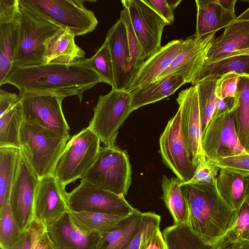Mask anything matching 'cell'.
Segmentation results:
<instances>
[{"instance_id": "1", "label": "cell", "mask_w": 249, "mask_h": 249, "mask_svg": "<svg viewBox=\"0 0 249 249\" xmlns=\"http://www.w3.org/2000/svg\"><path fill=\"white\" fill-rule=\"evenodd\" d=\"M100 83L105 81L87 59H84L70 64L13 65L0 86L8 84L15 86L22 98L40 95L64 98L76 96L81 102L83 93Z\"/></svg>"}, {"instance_id": "2", "label": "cell", "mask_w": 249, "mask_h": 249, "mask_svg": "<svg viewBox=\"0 0 249 249\" xmlns=\"http://www.w3.org/2000/svg\"><path fill=\"white\" fill-rule=\"evenodd\" d=\"M210 184L182 182L188 209L187 224L202 242L212 246L234 225L238 212L229 206Z\"/></svg>"}, {"instance_id": "3", "label": "cell", "mask_w": 249, "mask_h": 249, "mask_svg": "<svg viewBox=\"0 0 249 249\" xmlns=\"http://www.w3.org/2000/svg\"><path fill=\"white\" fill-rule=\"evenodd\" d=\"M70 138L24 121L19 133L20 149L40 179L53 175L57 161Z\"/></svg>"}, {"instance_id": "4", "label": "cell", "mask_w": 249, "mask_h": 249, "mask_svg": "<svg viewBox=\"0 0 249 249\" xmlns=\"http://www.w3.org/2000/svg\"><path fill=\"white\" fill-rule=\"evenodd\" d=\"M20 6L35 16L51 21L75 36L94 30L98 20L84 0H18Z\"/></svg>"}, {"instance_id": "5", "label": "cell", "mask_w": 249, "mask_h": 249, "mask_svg": "<svg viewBox=\"0 0 249 249\" xmlns=\"http://www.w3.org/2000/svg\"><path fill=\"white\" fill-rule=\"evenodd\" d=\"M100 142L88 127L73 135L59 158L53 175L65 187L82 179L96 159Z\"/></svg>"}, {"instance_id": "6", "label": "cell", "mask_w": 249, "mask_h": 249, "mask_svg": "<svg viewBox=\"0 0 249 249\" xmlns=\"http://www.w3.org/2000/svg\"><path fill=\"white\" fill-rule=\"evenodd\" d=\"M82 179L116 194L126 195L131 183L126 151L115 145L101 146L94 162Z\"/></svg>"}, {"instance_id": "7", "label": "cell", "mask_w": 249, "mask_h": 249, "mask_svg": "<svg viewBox=\"0 0 249 249\" xmlns=\"http://www.w3.org/2000/svg\"><path fill=\"white\" fill-rule=\"evenodd\" d=\"M18 23V44L13 65L27 67L44 63L46 42L62 28L20 6Z\"/></svg>"}, {"instance_id": "8", "label": "cell", "mask_w": 249, "mask_h": 249, "mask_svg": "<svg viewBox=\"0 0 249 249\" xmlns=\"http://www.w3.org/2000/svg\"><path fill=\"white\" fill-rule=\"evenodd\" d=\"M131 103L130 92L127 90L112 89L99 96L88 127L105 146L115 145L119 129L132 112Z\"/></svg>"}, {"instance_id": "9", "label": "cell", "mask_w": 249, "mask_h": 249, "mask_svg": "<svg viewBox=\"0 0 249 249\" xmlns=\"http://www.w3.org/2000/svg\"><path fill=\"white\" fill-rule=\"evenodd\" d=\"M67 200L70 211L129 215L136 209L124 196L98 187L83 179L78 186L67 193Z\"/></svg>"}, {"instance_id": "10", "label": "cell", "mask_w": 249, "mask_h": 249, "mask_svg": "<svg viewBox=\"0 0 249 249\" xmlns=\"http://www.w3.org/2000/svg\"><path fill=\"white\" fill-rule=\"evenodd\" d=\"M163 162L182 182L190 181L196 167L192 162L180 124V109L168 122L160 138Z\"/></svg>"}, {"instance_id": "11", "label": "cell", "mask_w": 249, "mask_h": 249, "mask_svg": "<svg viewBox=\"0 0 249 249\" xmlns=\"http://www.w3.org/2000/svg\"><path fill=\"white\" fill-rule=\"evenodd\" d=\"M39 181V178L21 150L17 174L10 191L9 203L22 232L26 231L34 220L33 204Z\"/></svg>"}, {"instance_id": "12", "label": "cell", "mask_w": 249, "mask_h": 249, "mask_svg": "<svg viewBox=\"0 0 249 249\" xmlns=\"http://www.w3.org/2000/svg\"><path fill=\"white\" fill-rule=\"evenodd\" d=\"M180 109L181 129L190 158L196 167L206 158L202 144V129L197 87L181 90L176 99Z\"/></svg>"}, {"instance_id": "13", "label": "cell", "mask_w": 249, "mask_h": 249, "mask_svg": "<svg viewBox=\"0 0 249 249\" xmlns=\"http://www.w3.org/2000/svg\"><path fill=\"white\" fill-rule=\"evenodd\" d=\"M215 35L213 33L201 38L194 35L183 39L178 54L156 80L171 75L180 74L184 77L186 83L194 85L206 61Z\"/></svg>"}, {"instance_id": "14", "label": "cell", "mask_w": 249, "mask_h": 249, "mask_svg": "<svg viewBox=\"0 0 249 249\" xmlns=\"http://www.w3.org/2000/svg\"><path fill=\"white\" fill-rule=\"evenodd\" d=\"M121 2L128 10L133 29L147 58L162 47V35L167 24L143 0H122Z\"/></svg>"}, {"instance_id": "15", "label": "cell", "mask_w": 249, "mask_h": 249, "mask_svg": "<svg viewBox=\"0 0 249 249\" xmlns=\"http://www.w3.org/2000/svg\"><path fill=\"white\" fill-rule=\"evenodd\" d=\"M65 187L53 175L39 179L33 204L34 219L47 227L68 213L70 209Z\"/></svg>"}, {"instance_id": "16", "label": "cell", "mask_w": 249, "mask_h": 249, "mask_svg": "<svg viewBox=\"0 0 249 249\" xmlns=\"http://www.w3.org/2000/svg\"><path fill=\"white\" fill-rule=\"evenodd\" d=\"M64 98L40 95L21 98L24 121L33 122L63 136H70L62 109Z\"/></svg>"}, {"instance_id": "17", "label": "cell", "mask_w": 249, "mask_h": 249, "mask_svg": "<svg viewBox=\"0 0 249 249\" xmlns=\"http://www.w3.org/2000/svg\"><path fill=\"white\" fill-rule=\"evenodd\" d=\"M105 40L113 64L114 83L112 89L126 90L138 70L132 64L125 26L120 18L108 31Z\"/></svg>"}, {"instance_id": "18", "label": "cell", "mask_w": 249, "mask_h": 249, "mask_svg": "<svg viewBox=\"0 0 249 249\" xmlns=\"http://www.w3.org/2000/svg\"><path fill=\"white\" fill-rule=\"evenodd\" d=\"M249 48V7L224 28L213 41L204 63L222 59L228 54Z\"/></svg>"}, {"instance_id": "19", "label": "cell", "mask_w": 249, "mask_h": 249, "mask_svg": "<svg viewBox=\"0 0 249 249\" xmlns=\"http://www.w3.org/2000/svg\"><path fill=\"white\" fill-rule=\"evenodd\" d=\"M24 121L21 97L0 89V147L20 148L19 133Z\"/></svg>"}, {"instance_id": "20", "label": "cell", "mask_w": 249, "mask_h": 249, "mask_svg": "<svg viewBox=\"0 0 249 249\" xmlns=\"http://www.w3.org/2000/svg\"><path fill=\"white\" fill-rule=\"evenodd\" d=\"M47 227L56 249H96L101 236L81 230L68 213Z\"/></svg>"}, {"instance_id": "21", "label": "cell", "mask_w": 249, "mask_h": 249, "mask_svg": "<svg viewBox=\"0 0 249 249\" xmlns=\"http://www.w3.org/2000/svg\"><path fill=\"white\" fill-rule=\"evenodd\" d=\"M183 42L182 39L171 40L147 58L139 69L136 76L126 90L131 92L155 81L174 60Z\"/></svg>"}, {"instance_id": "22", "label": "cell", "mask_w": 249, "mask_h": 249, "mask_svg": "<svg viewBox=\"0 0 249 249\" xmlns=\"http://www.w3.org/2000/svg\"><path fill=\"white\" fill-rule=\"evenodd\" d=\"M196 31L194 36L201 38L225 28L236 17L235 11L223 8L218 0H196Z\"/></svg>"}, {"instance_id": "23", "label": "cell", "mask_w": 249, "mask_h": 249, "mask_svg": "<svg viewBox=\"0 0 249 249\" xmlns=\"http://www.w3.org/2000/svg\"><path fill=\"white\" fill-rule=\"evenodd\" d=\"M68 29H61L45 45L44 63L70 64L84 59L85 52L75 41Z\"/></svg>"}, {"instance_id": "24", "label": "cell", "mask_w": 249, "mask_h": 249, "mask_svg": "<svg viewBox=\"0 0 249 249\" xmlns=\"http://www.w3.org/2000/svg\"><path fill=\"white\" fill-rule=\"evenodd\" d=\"M185 83L182 75L174 74L132 90L130 92L132 111L168 97Z\"/></svg>"}, {"instance_id": "25", "label": "cell", "mask_w": 249, "mask_h": 249, "mask_svg": "<svg viewBox=\"0 0 249 249\" xmlns=\"http://www.w3.org/2000/svg\"><path fill=\"white\" fill-rule=\"evenodd\" d=\"M142 216L143 213L136 209L115 229L101 234L96 249H123L138 231Z\"/></svg>"}, {"instance_id": "26", "label": "cell", "mask_w": 249, "mask_h": 249, "mask_svg": "<svg viewBox=\"0 0 249 249\" xmlns=\"http://www.w3.org/2000/svg\"><path fill=\"white\" fill-rule=\"evenodd\" d=\"M68 213L73 222L81 230L87 233L100 234L112 231L128 215L96 212L69 211Z\"/></svg>"}, {"instance_id": "27", "label": "cell", "mask_w": 249, "mask_h": 249, "mask_svg": "<svg viewBox=\"0 0 249 249\" xmlns=\"http://www.w3.org/2000/svg\"><path fill=\"white\" fill-rule=\"evenodd\" d=\"M182 181L178 177L163 176L161 180L162 199L176 225L187 224V202L180 187Z\"/></svg>"}, {"instance_id": "28", "label": "cell", "mask_w": 249, "mask_h": 249, "mask_svg": "<svg viewBox=\"0 0 249 249\" xmlns=\"http://www.w3.org/2000/svg\"><path fill=\"white\" fill-rule=\"evenodd\" d=\"M21 155L20 148L0 147V211L9 202Z\"/></svg>"}, {"instance_id": "29", "label": "cell", "mask_w": 249, "mask_h": 249, "mask_svg": "<svg viewBox=\"0 0 249 249\" xmlns=\"http://www.w3.org/2000/svg\"><path fill=\"white\" fill-rule=\"evenodd\" d=\"M18 39V19L12 23L0 24V85L14 65Z\"/></svg>"}, {"instance_id": "30", "label": "cell", "mask_w": 249, "mask_h": 249, "mask_svg": "<svg viewBox=\"0 0 249 249\" xmlns=\"http://www.w3.org/2000/svg\"><path fill=\"white\" fill-rule=\"evenodd\" d=\"M219 76L210 75L197 81L198 102L201 118L202 133L212 120L216 110V86Z\"/></svg>"}, {"instance_id": "31", "label": "cell", "mask_w": 249, "mask_h": 249, "mask_svg": "<svg viewBox=\"0 0 249 249\" xmlns=\"http://www.w3.org/2000/svg\"><path fill=\"white\" fill-rule=\"evenodd\" d=\"M167 249H208L190 229L187 224H174L162 231Z\"/></svg>"}, {"instance_id": "32", "label": "cell", "mask_w": 249, "mask_h": 249, "mask_svg": "<svg viewBox=\"0 0 249 249\" xmlns=\"http://www.w3.org/2000/svg\"><path fill=\"white\" fill-rule=\"evenodd\" d=\"M16 249H56L48 232L47 226L34 219L22 233Z\"/></svg>"}, {"instance_id": "33", "label": "cell", "mask_w": 249, "mask_h": 249, "mask_svg": "<svg viewBox=\"0 0 249 249\" xmlns=\"http://www.w3.org/2000/svg\"><path fill=\"white\" fill-rule=\"evenodd\" d=\"M230 72L249 75V56H236L204 63L197 82L210 75H217L220 77Z\"/></svg>"}, {"instance_id": "34", "label": "cell", "mask_w": 249, "mask_h": 249, "mask_svg": "<svg viewBox=\"0 0 249 249\" xmlns=\"http://www.w3.org/2000/svg\"><path fill=\"white\" fill-rule=\"evenodd\" d=\"M218 169L243 177H249V151L207 158Z\"/></svg>"}, {"instance_id": "35", "label": "cell", "mask_w": 249, "mask_h": 249, "mask_svg": "<svg viewBox=\"0 0 249 249\" xmlns=\"http://www.w3.org/2000/svg\"><path fill=\"white\" fill-rule=\"evenodd\" d=\"M235 110L223 114L224 121L219 134V147L228 149L230 152L229 154H237L248 151L242 144L236 130L232 115Z\"/></svg>"}, {"instance_id": "36", "label": "cell", "mask_w": 249, "mask_h": 249, "mask_svg": "<svg viewBox=\"0 0 249 249\" xmlns=\"http://www.w3.org/2000/svg\"><path fill=\"white\" fill-rule=\"evenodd\" d=\"M236 96L239 134L246 141L249 136V76H245L241 79Z\"/></svg>"}, {"instance_id": "37", "label": "cell", "mask_w": 249, "mask_h": 249, "mask_svg": "<svg viewBox=\"0 0 249 249\" xmlns=\"http://www.w3.org/2000/svg\"><path fill=\"white\" fill-rule=\"evenodd\" d=\"M0 247L5 249L15 244L22 233L12 212L9 202L0 211Z\"/></svg>"}, {"instance_id": "38", "label": "cell", "mask_w": 249, "mask_h": 249, "mask_svg": "<svg viewBox=\"0 0 249 249\" xmlns=\"http://www.w3.org/2000/svg\"><path fill=\"white\" fill-rule=\"evenodd\" d=\"M87 60L91 67L103 79L105 83L114 86V72L109 49L105 40L95 53Z\"/></svg>"}, {"instance_id": "39", "label": "cell", "mask_w": 249, "mask_h": 249, "mask_svg": "<svg viewBox=\"0 0 249 249\" xmlns=\"http://www.w3.org/2000/svg\"><path fill=\"white\" fill-rule=\"evenodd\" d=\"M120 18L125 26L132 64L139 71L147 58L146 53L133 29L129 12L126 8L124 7L121 11Z\"/></svg>"}, {"instance_id": "40", "label": "cell", "mask_w": 249, "mask_h": 249, "mask_svg": "<svg viewBox=\"0 0 249 249\" xmlns=\"http://www.w3.org/2000/svg\"><path fill=\"white\" fill-rule=\"evenodd\" d=\"M161 217L153 212L143 213L140 228L123 249H139L145 236L150 232L160 228Z\"/></svg>"}, {"instance_id": "41", "label": "cell", "mask_w": 249, "mask_h": 249, "mask_svg": "<svg viewBox=\"0 0 249 249\" xmlns=\"http://www.w3.org/2000/svg\"><path fill=\"white\" fill-rule=\"evenodd\" d=\"M245 76L249 75L230 72L220 76L216 86L217 97L223 99L236 97L238 85L242 78Z\"/></svg>"}, {"instance_id": "42", "label": "cell", "mask_w": 249, "mask_h": 249, "mask_svg": "<svg viewBox=\"0 0 249 249\" xmlns=\"http://www.w3.org/2000/svg\"><path fill=\"white\" fill-rule=\"evenodd\" d=\"M143 2L157 13L167 24L174 21V11L181 0H143Z\"/></svg>"}, {"instance_id": "43", "label": "cell", "mask_w": 249, "mask_h": 249, "mask_svg": "<svg viewBox=\"0 0 249 249\" xmlns=\"http://www.w3.org/2000/svg\"><path fill=\"white\" fill-rule=\"evenodd\" d=\"M218 169L206 158L198 163L192 178L189 182L206 184L213 183L215 181Z\"/></svg>"}, {"instance_id": "44", "label": "cell", "mask_w": 249, "mask_h": 249, "mask_svg": "<svg viewBox=\"0 0 249 249\" xmlns=\"http://www.w3.org/2000/svg\"><path fill=\"white\" fill-rule=\"evenodd\" d=\"M19 12L18 0H0V24L17 21Z\"/></svg>"}, {"instance_id": "45", "label": "cell", "mask_w": 249, "mask_h": 249, "mask_svg": "<svg viewBox=\"0 0 249 249\" xmlns=\"http://www.w3.org/2000/svg\"><path fill=\"white\" fill-rule=\"evenodd\" d=\"M139 249H167L162 232L160 228L150 232L145 236Z\"/></svg>"}, {"instance_id": "46", "label": "cell", "mask_w": 249, "mask_h": 249, "mask_svg": "<svg viewBox=\"0 0 249 249\" xmlns=\"http://www.w3.org/2000/svg\"><path fill=\"white\" fill-rule=\"evenodd\" d=\"M220 5L225 9L235 11V5L237 0H218Z\"/></svg>"}, {"instance_id": "47", "label": "cell", "mask_w": 249, "mask_h": 249, "mask_svg": "<svg viewBox=\"0 0 249 249\" xmlns=\"http://www.w3.org/2000/svg\"><path fill=\"white\" fill-rule=\"evenodd\" d=\"M240 55L249 56V48L243 49V50H239L237 51L232 52V53L228 54L227 55L225 56L222 59L231 57L240 56Z\"/></svg>"}, {"instance_id": "48", "label": "cell", "mask_w": 249, "mask_h": 249, "mask_svg": "<svg viewBox=\"0 0 249 249\" xmlns=\"http://www.w3.org/2000/svg\"><path fill=\"white\" fill-rule=\"evenodd\" d=\"M240 243V242L232 243L217 249H239Z\"/></svg>"}, {"instance_id": "49", "label": "cell", "mask_w": 249, "mask_h": 249, "mask_svg": "<svg viewBox=\"0 0 249 249\" xmlns=\"http://www.w3.org/2000/svg\"><path fill=\"white\" fill-rule=\"evenodd\" d=\"M239 249H249V240H245L240 243Z\"/></svg>"}, {"instance_id": "50", "label": "cell", "mask_w": 249, "mask_h": 249, "mask_svg": "<svg viewBox=\"0 0 249 249\" xmlns=\"http://www.w3.org/2000/svg\"><path fill=\"white\" fill-rule=\"evenodd\" d=\"M245 202L247 203V204L249 206V193H248V194L246 195ZM248 240H249V238Z\"/></svg>"}, {"instance_id": "51", "label": "cell", "mask_w": 249, "mask_h": 249, "mask_svg": "<svg viewBox=\"0 0 249 249\" xmlns=\"http://www.w3.org/2000/svg\"><path fill=\"white\" fill-rule=\"evenodd\" d=\"M246 149L249 151V142H248V145H247V147L246 148Z\"/></svg>"}]
</instances>
